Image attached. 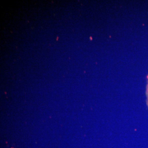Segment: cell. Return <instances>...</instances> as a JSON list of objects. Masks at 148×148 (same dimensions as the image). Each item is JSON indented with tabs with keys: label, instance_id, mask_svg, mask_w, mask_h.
Masks as SVG:
<instances>
[{
	"label": "cell",
	"instance_id": "cell-1",
	"mask_svg": "<svg viewBox=\"0 0 148 148\" xmlns=\"http://www.w3.org/2000/svg\"><path fill=\"white\" fill-rule=\"evenodd\" d=\"M147 98H148V86L147 91Z\"/></svg>",
	"mask_w": 148,
	"mask_h": 148
}]
</instances>
